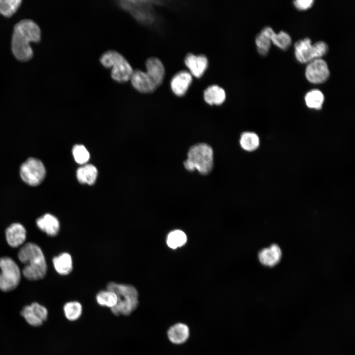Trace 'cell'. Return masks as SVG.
Listing matches in <instances>:
<instances>
[{
    "mask_svg": "<svg viewBox=\"0 0 355 355\" xmlns=\"http://www.w3.org/2000/svg\"><path fill=\"white\" fill-rule=\"evenodd\" d=\"M40 39V30L38 25L31 20H21L15 25L12 34L13 55L20 61H28L33 55L30 42H37Z\"/></svg>",
    "mask_w": 355,
    "mask_h": 355,
    "instance_id": "obj_1",
    "label": "cell"
},
{
    "mask_svg": "<svg viewBox=\"0 0 355 355\" xmlns=\"http://www.w3.org/2000/svg\"><path fill=\"white\" fill-rule=\"evenodd\" d=\"M19 260L25 266L23 274L29 280L43 279L47 272V264L40 248L36 244L28 243L23 246L18 253Z\"/></svg>",
    "mask_w": 355,
    "mask_h": 355,
    "instance_id": "obj_2",
    "label": "cell"
},
{
    "mask_svg": "<svg viewBox=\"0 0 355 355\" xmlns=\"http://www.w3.org/2000/svg\"><path fill=\"white\" fill-rule=\"evenodd\" d=\"M106 287L118 297L117 303L110 309L113 315L129 316L137 309L139 305V294L133 285L110 282Z\"/></svg>",
    "mask_w": 355,
    "mask_h": 355,
    "instance_id": "obj_3",
    "label": "cell"
},
{
    "mask_svg": "<svg viewBox=\"0 0 355 355\" xmlns=\"http://www.w3.org/2000/svg\"><path fill=\"white\" fill-rule=\"evenodd\" d=\"M184 168L188 171L197 170L201 175H207L213 166V152L212 148L205 143H199L190 147L187 158L184 162Z\"/></svg>",
    "mask_w": 355,
    "mask_h": 355,
    "instance_id": "obj_4",
    "label": "cell"
},
{
    "mask_svg": "<svg viewBox=\"0 0 355 355\" xmlns=\"http://www.w3.org/2000/svg\"><path fill=\"white\" fill-rule=\"evenodd\" d=\"M99 61L104 68H111L110 76L114 81L123 83L130 80L134 70L129 61L119 52L107 50L100 56Z\"/></svg>",
    "mask_w": 355,
    "mask_h": 355,
    "instance_id": "obj_5",
    "label": "cell"
},
{
    "mask_svg": "<svg viewBox=\"0 0 355 355\" xmlns=\"http://www.w3.org/2000/svg\"><path fill=\"white\" fill-rule=\"evenodd\" d=\"M154 2L150 0H122L117 1V4L139 23L150 24L155 19V14L152 7V4Z\"/></svg>",
    "mask_w": 355,
    "mask_h": 355,
    "instance_id": "obj_6",
    "label": "cell"
},
{
    "mask_svg": "<svg viewBox=\"0 0 355 355\" xmlns=\"http://www.w3.org/2000/svg\"><path fill=\"white\" fill-rule=\"evenodd\" d=\"M0 290L8 292L15 289L19 284L20 271L15 262L10 257L0 258Z\"/></svg>",
    "mask_w": 355,
    "mask_h": 355,
    "instance_id": "obj_7",
    "label": "cell"
},
{
    "mask_svg": "<svg viewBox=\"0 0 355 355\" xmlns=\"http://www.w3.org/2000/svg\"><path fill=\"white\" fill-rule=\"evenodd\" d=\"M20 174L21 178L27 184L31 186H37L43 180L46 170L41 161L30 158L21 166Z\"/></svg>",
    "mask_w": 355,
    "mask_h": 355,
    "instance_id": "obj_8",
    "label": "cell"
},
{
    "mask_svg": "<svg viewBox=\"0 0 355 355\" xmlns=\"http://www.w3.org/2000/svg\"><path fill=\"white\" fill-rule=\"evenodd\" d=\"M330 72L326 62L317 59L309 62L306 68L305 76L308 81L313 84H321L328 78Z\"/></svg>",
    "mask_w": 355,
    "mask_h": 355,
    "instance_id": "obj_9",
    "label": "cell"
},
{
    "mask_svg": "<svg viewBox=\"0 0 355 355\" xmlns=\"http://www.w3.org/2000/svg\"><path fill=\"white\" fill-rule=\"evenodd\" d=\"M130 80L134 89L141 93H151L157 88L147 73L140 69L133 71Z\"/></svg>",
    "mask_w": 355,
    "mask_h": 355,
    "instance_id": "obj_10",
    "label": "cell"
},
{
    "mask_svg": "<svg viewBox=\"0 0 355 355\" xmlns=\"http://www.w3.org/2000/svg\"><path fill=\"white\" fill-rule=\"evenodd\" d=\"M184 63L190 74L197 78H200L203 75L208 66V59L203 55H196L189 53L186 56Z\"/></svg>",
    "mask_w": 355,
    "mask_h": 355,
    "instance_id": "obj_11",
    "label": "cell"
},
{
    "mask_svg": "<svg viewBox=\"0 0 355 355\" xmlns=\"http://www.w3.org/2000/svg\"><path fill=\"white\" fill-rule=\"evenodd\" d=\"M192 81L190 72L182 71L177 73L171 80V88L173 92L178 96H182L187 92Z\"/></svg>",
    "mask_w": 355,
    "mask_h": 355,
    "instance_id": "obj_12",
    "label": "cell"
},
{
    "mask_svg": "<svg viewBox=\"0 0 355 355\" xmlns=\"http://www.w3.org/2000/svg\"><path fill=\"white\" fill-rule=\"evenodd\" d=\"M145 65V72L158 87L162 84L165 73L162 62L158 58L151 57L147 59Z\"/></svg>",
    "mask_w": 355,
    "mask_h": 355,
    "instance_id": "obj_13",
    "label": "cell"
},
{
    "mask_svg": "<svg viewBox=\"0 0 355 355\" xmlns=\"http://www.w3.org/2000/svg\"><path fill=\"white\" fill-rule=\"evenodd\" d=\"M294 53L296 60L301 63H307L314 60V49L311 40L305 38L294 44Z\"/></svg>",
    "mask_w": 355,
    "mask_h": 355,
    "instance_id": "obj_14",
    "label": "cell"
},
{
    "mask_svg": "<svg viewBox=\"0 0 355 355\" xmlns=\"http://www.w3.org/2000/svg\"><path fill=\"white\" fill-rule=\"evenodd\" d=\"M5 237L10 247L17 248L24 243L26 239V230L22 224L14 223L6 229Z\"/></svg>",
    "mask_w": 355,
    "mask_h": 355,
    "instance_id": "obj_15",
    "label": "cell"
},
{
    "mask_svg": "<svg viewBox=\"0 0 355 355\" xmlns=\"http://www.w3.org/2000/svg\"><path fill=\"white\" fill-rule=\"evenodd\" d=\"M258 257L262 264L266 266L273 267L280 262L282 257V251L278 245L273 244L268 248L260 250Z\"/></svg>",
    "mask_w": 355,
    "mask_h": 355,
    "instance_id": "obj_16",
    "label": "cell"
},
{
    "mask_svg": "<svg viewBox=\"0 0 355 355\" xmlns=\"http://www.w3.org/2000/svg\"><path fill=\"white\" fill-rule=\"evenodd\" d=\"M38 228L49 236H56L60 230V222L58 218L50 213H46L36 220Z\"/></svg>",
    "mask_w": 355,
    "mask_h": 355,
    "instance_id": "obj_17",
    "label": "cell"
},
{
    "mask_svg": "<svg viewBox=\"0 0 355 355\" xmlns=\"http://www.w3.org/2000/svg\"><path fill=\"white\" fill-rule=\"evenodd\" d=\"M169 340L176 344L184 343L189 336V329L188 326L182 323H176L172 326L168 331Z\"/></svg>",
    "mask_w": 355,
    "mask_h": 355,
    "instance_id": "obj_18",
    "label": "cell"
},
{
    "mask_svg": "<svg viewBox=\"0 0 355 355\" xmlns=\"http://www.w3.org/2000/svg\"><path fill=\"white\" fill-rule=\"evenodd\" d=\"M205 101L210 105H221L225 100L224 90L216 85L209 86L204 92Z\"/></svg>",
    "mask_w": 355,
    "mask_h": 355,
    "instance_id": "obj_19",
    "label": "cell"
},
{
    "mask_svg": "<svg viewBox=\"0 0 355 355\" xmlns=\"http://www.w3.org/2000/svg\"><path fill=\"white\" fill-rule=\"evenodd\" d=\"M274 31L270 27L264 28L255 38V44L260 55H267L271 47V37Z\"/></svg>",
    "mask_w": 355,
    "mask_h": 355,
    "instance_id": "obj_20",
    "label": "cell"
},
{
    "mask_svg": "<svg viewBox=\"0 0 355 355\" xmlns=\"http://www.w3.org/2000/svg\"><path fill=\"white\" fill-rule=\"evenodd\" d=\"M53 264L55 269L61 275L70 274L72 269V260L71 255L64 252L53 258Z\"/></svg>",
    "mask_w": 355,
    "mask_h": 355,
    "instance_id": "obj_21",
    "label": "cell"
},
{
    "mask_svg": "<svg viewBox=\"0 0 355 355\" xmlns=\"http://www.w3.org/2000/svg\"><path fill=\"white\" fill-rule=\"evenodd\" d=\"M98 171L96 168L91 164H88L79 168L76 172L78 181L81 183L93 184L97 178Z\"/></svg>",
    "mask_w": 355,
    "mask_h": 355,
    "instance_id": "obj_22",
    "label": "cell"
},
{
    "mask_svg": "<svg viewBox=\"0 0 355 355\" xmlns=\"http://www.w3.org/2000/svg\"><path fill=\"white\" fill-rule=\"evenodd\" d=\"M240 144L245 150L252 151L255 150L259 145L258 136L253 132H244L241 135Z\"/></svg>",
    "mask_w": 355,
    "mask_h": 355,
    "instance_id": "obj_23",
    "label": "cell"
},
{
    "mask_svg": "<svg viewBox=\"0 0 355 355\" xmlns=\"http://www.w3.org/2000/svg\"><path fill=\"white\" fill-rule=\"evenodd\" d=\"M96 299L99 305L110 309L114 307L118 302L117 295L112 291L108 289L99 292L96 295Z\"/></svg>",
    "mask_w": 355,
    "mask_h": 355,
    "instance_id": "obj_24",
    "label": "cell"
},
{
    "mask_svg": "<svg viewBox=\"0 0 355 355\" xmlns=\"http://www.w3.org/2000/svg\"><path fill=\"white\" fill-rule=\"evenodd\" d=\"M324 97L323 93L318 89L309 91L305 96V101L308 107L320 109L322 107Z\"/></svg>",
    "mask_w": 355,
    "mask_h": 355,
    "instance_id": "obj_25",
    "label": "cell"
},
{
    "mask_svg": "<svg viewBox=\"0 0 355 355\" xmlns=\"http://www.w3.org/2000/svg\"><path fill=\"white\" fill-rule=\"evenodd\" d=\"M66 318L70 321L78 320L82 313V306L77 301H70L66 303L63 308Z\"/></svg>",
    "mask_w": 355,
    "mask_h": 355,
    "instance_id": "obj_26",
    "label": "cell"
},
{
    "mask_svg": "<svg viewBox=\"0 0 355 355\" xmlns=\"http://www.w3.org/2000/svg\"><path fill=\"white\" fill-rule=\"evenodd\" d=\"M186 234L180 230H175L171 232L167 238V245L173 249L182 246L186 243Z\"/></svg>",
    "mask_w": 355,
    "mask_h": 355,
    "instance_id": "obj_27",
    "label": "cell"
},
{
    "mask_svg": "<svg viewBox=\"0 0 355 355\" xmlns=\"http://www.w3.org/2000/svg\"><path fill=\"white\" fill-rule=\"evenodd\" d=\"M271 40L275 46L283 50H287L291 43L290 36L284 31H280L278 34L274 32Z\"/></svg>",
    "mask_w": 355,
    "mask_h": 355,
    "instance_id": "obj_28",
    "label": "cell"
},
{
    "mask_svg": "<svg viewBox=\"0 0 355 355\" xmlns=\"http://www.w3.org/2000/svg\"><path fill=\"white\" fill-rule=\"evenodd\" d=\"M21 2L20 0H0V14L7 17L12 16Z\"/></svg>",
    "mask_w": 355,
    "mask_h": 355,
    "instance_id": "obj_29",
    "label": "cell"
},
{
    "mask_svg": "<svg viewBox=\"0 0 355 355\" xmlns=\"http://www.w3.org/2000/svg\"><path fill=\"white\" fill-rule=\"evenodd\" d=\"M72 154L75 161L78 164L86 163L90 158V154L83 145H75L72 149Z\"/></svg>",
    "mask_w": 355,
    "mask_h": 355,
    "instance_id": "obj_30",
    "label": "cell"
},
{
    "mask_svg": "<svg viewBox=\"0 0 355 355\" xmlns=\"http://www.w3.org/2000/svg\"><path fill=\"white\" fill-rule=\"evenodd\" d=\"M21 314L28 323L32 326H39L43 323L34 315L30 305L24 307Z\"/></svg>",
    "mask_w": 355,
    "mask_h": 355,
    "instance_id": "obj_31",
    "label": "cell"
},
{
    "mask_svg": "<svg viewBox=\"0 0 355 355\" xmlns=\"http://www.w3.org/2000/svg\"><path fill=\"white\" fill-rule=\"evenodd\" d=\"M30 307L33 313L38 319L43 322L47 320L48 311L45 307L36 302L31 304Z\"/></svg>",
    "mask_w": 355,
    "mask_h": 355,
    "instance_id": "obj_32",
    "label": "cell"
},
{
    "mask_svg": "<svg viewBox=\"0 0 355 355\" xmlns=\"http://www.w3.org/2000/svg\"><path fill=\"white\" fill-rule=\"evenodd\" d=\"M314 2L313 0H297L293 1V4L297 9L305 10L311 8Z\"/></svg>",
    "mask_w": 355,
    "mask_h": 355,
    "instance_id": "obj_33",
    "label": "cell"
}]
</instances>
